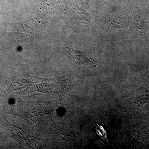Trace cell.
I'll return each mask as SVG.
<instances>
[{
  "instance_id": "1",
  "label": "cell",
  "mask_w": 149,
  "mask_h": 149,
  "mask_svg": "<svg viewBox=\"0 0 149 149\" xmlns=\"http://www.w3.org/2000/svg\"><path fill=\"white\" fill-rule=\"evenodd\" d=\"M68 52L72 57V61L78 65L84 66H94V63L92 60L86 57L83 53L80 51L74 50L71 48H68Z\"/></svg>"
}]
</instances>
